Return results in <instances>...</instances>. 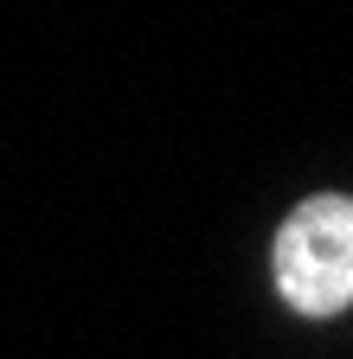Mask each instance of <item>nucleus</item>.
Segmentation results:
<instances>
[{"label":"nucleus","mask_w":353,"mask_h":359,"mask_svg":"<svg viewBox=\"0 0 353 359\" xmlns=\"http://www.w3.org/2000/svg\"><path fill=\"white\" fill-rule=\"evenodd\" d=\"M277 289L308 321H328L353 302V199L347 193H315L283 218Z\"/></svg>","instance_id":"nucleus-1"}]
</instances>
